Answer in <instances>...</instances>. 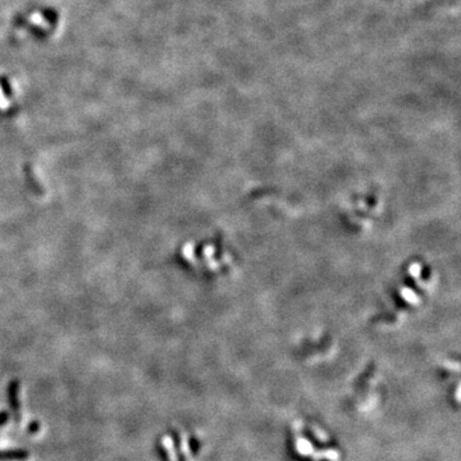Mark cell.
Returning a JSON list of instances; mask_svg holds the SVG:
<instances>
[{
  "instance_id": "5b68a950",
  "label": "cell",
  "mask_w": 461,
  "mask_h": 461,
  "mask_svg": "<svg viewBox=\"0 0 461 461\" xmlns=\"http://www.w3.org/2000/svg\"><path fill=\"white\" fill-rule=\"evenodd\" d=\"M40 429H41V423H40L39 420H34V422L30 423V424H28V427H27V432H28V433H32V434L37 433V432H39Z\"/></svg>"
},
{
  "instance_id": "3957f363",
  "label": "cell",
  "mask_w": 461,
  "mask_h": 461,
  "mask_svg": "<svg viewBox=\"0 0 461 461\" xmlns=\"http://www.w3.org/2000/svg\"><path fill=\"white\" fill-rule=\"evenodd\" d=\"M169 434H171L172 441H173V446H175L176 455H177L178 461H186L185 455H183V453H182V450H181V438H180V434H178L177 432H176V430H173V429H172L171 432H169Z\"/></svg>"
},
{
  "instance_id": "8992f818",
  "label": "cell",
  "mask_w": 461,
  "mask_h": 461,
  "mask_svg": "<svg viewBox=\"0 0 461 461\" xmlns=\"http://www.w3.org/2000/svg\"><path fill=\"white\" fill-rule=\"evenodd\" d=\"M9 415L11 414L8 411H0V427H3V425H6L9 422Z\"/></svg>"
},
{
  "instance_id": "7a4b0ae2",
  "label": "cell",
  "mask_w": 461,
  "mask_h": 461,
  "mask_svg": "<svg viewBox=\"0 0 461 461\" xmlns=\"http://www.w3.org/2000/svg\"><path fill=\"white\" fill-rule=\"evenodd\" d=\"M30 457V452L25 448H13V450L0 451V461H25Z\"/></svg>"
},
{
  "instance_id": "6da1fadb",
  "label": "cell",
  "mask_w": 461,
  "mask_h": 461,
  "mask_svg": "<svg viewBox=\"0 0 461 461\" xmlns=\"http://www.w3.org/2000/svg\"><path fill=\"white\" fill-rule=\"evenodd\" d=\"M18 391H20V383L18 380H13L8 386V404L11 406L12 415L16 423H20L22 419V414H21V401L18 397Z\"/></svg>"
},
{
  "instance_id": "277c9868",
  "label": "cell",
  "mask_w": 461,
  "mask_h": 461,
  "mask_svg": "<svg viewBox=\"0 0 461 461\" xmlns=\"http://www.w3.org/2000/svg\"><path fill=\"white\" fill-rule=\"evenodd\" d=\"M155 451H157V453H158V456H159V458H161V461H171L169 460L168 453H167L166 447H164L163 443H162L161 438H158L157 442H155Z\"/></svg>"
}]
</instances>
